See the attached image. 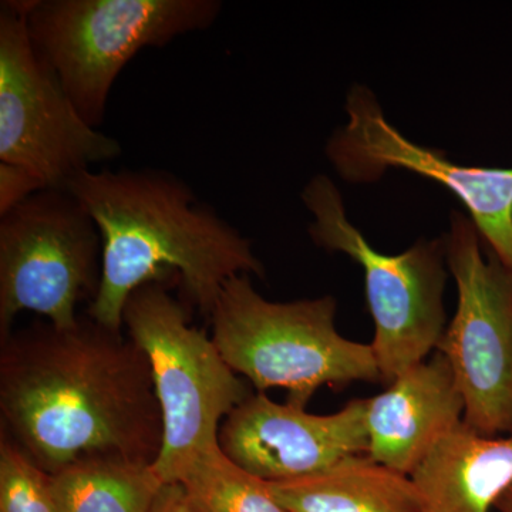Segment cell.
I'll list each match as a JSON object with an SVG mask.
<instances>
[{
    "label": "cell",
    "instance_id": "cell-1",
    "mask_svg": "<svg viewBox=\"0 0 512 512\" xmlns=\"http://www.w3.org/2000/svg\"><path fill=\"white\" fill-rule=\"evenodd\" d=\"M0 412L6 437L50 476L97 454L153 466L163 446L146 355L89 315L2 339Z\"/></svg>",
    "mask_w": 512,
    "mask_h": 512
},
{
    "label": "cell",
    "instance_id": "cell-2",
    "mask_svg": "<svg viewBox=\"0 0 512 512\" xmlns=\"http://www.w3.org/2000/svg\"><path fill=\"white\" fill-rule=\"evenodd\" d=\"M66 190L103 239L100 288L87 315L106 328L121 332L127 299L150 282L177 275L188 305L210 319L228 279L265 275L251 241L168 171L87 170Z\"/></svg>",
    "mask_w": 512,
    "mask_h": 512
},
{
    "label": "cell",
    "instance_id": "cell-3",
    "mask_svg": "<svg viewBox=\"0 0 512 512\" xmlns=\"http://www.w3.org/2000/svg\"><path fill=\"white\" fill-rule=\"evenodd\" d=\"M332 296L271 302L251 276L228 279L210 318L211 338L228 366L259 393L282 387L305 409L320 387L382 382L372 345L353 342L335 326Z\"/></svg>",
    "mask_w": 512,
    "mask_h": 512
},
{
    "label": "cell",
    "instance_id": "cell-4",
    "mask_svg": "<svg viewBox=\"0 0 512 512\" xmlns=\"http://www.w3.org/2000/svg\"><path fill=\"white\" fill-rule=\"evenodd\" d=\"M37 55L89 126L106 117L111 89L146 47L210 29L220 0H19Z\"/></svg>",
    "mask_w": 512,
    "mask_h": 512
},
{
    "label": "cell",
    "instance_id": "cell-5",
    "mask_svg": "<svg viewBox=\"0 0 512 512\" xmlns=\"http://www.w3.org/2000/svg\"><path fill=\"white\" fill-rule=\"evenodd\" d=\"M123 322L147 357L160 404L163 446L153 467L164 484L173 483L192 457L218 444L222 421L251 389L207 332L191 325L188 306L171 295L167 281L131 293Z\"/></svg>",
    "mask_w": 512,
    "mask_h": 512
},
{
    "label": "cell",
    "instance_id": "cell-6",
    "mask_svg": "<svg viewBox=\"0 0 512 512\" xmlns=\"http://www.w3.org/2000/svg\"><path fill=\"white\" fill-rule=\"evenodd\" d=\"M318 247L343 252L365 272L366 298L375 322V352L382 382L390 384L437 349L446 325V238L420 241L400 255L377 252L349 221L342 195L326 175L303 188Z\"/></svg>",
    "mask_w": 512,
    "mask_h": 512
},
{
    "label": "cell",
    "instance_id": "cell-7",
    "mask_svg": "<svg viewBox=\"0 0 512 512\" xmlns=\"http://www.w3.org/2000/svg\"><path fill=\"white\" fill-rule=\"evenodd\" d=\"M101 272L103 239L72 192L30 195L0 215V338L23 311L72 328L79 302L96 298Z\"/></svg>",
    "mask_w": 512,
    "mask_h": 512
},
{
    "label": "cell",
    "instance_id": "cell-8",
    "mask_svg": "<svg viewBox=\"0 0 512 512\" xmlns=\"http://www.w3.org/2000/svg\"><path fill=\"white\" fill-rule=\"evenodd\" d=\"M123 154L119 140L84 121L55 70L30 42L18 2L0 8V161L66 190L76 175Z\"/></svg>",
    "mask_w": 512,
    "mask_h": 512
},
{
    "label": "cell",
    "instance_id": "cell-9",
    "mask_svg": "<svg viewBox=\"0 0 512 512\" xmlns=\"http://www.w3.org/2000/svg\"><path fill=\"white\" fill-rule=\"evenodd\" d=\"M470 217L451 212L447 264L458 305L437 352L453 369L466 402L464 423L483 436L512 434V272L491 254Z\"/></svg>",
    "mask_w": 512,
    "mask_h": 512
},
{
    "label": "cell",
    "instance_id": "cell-10",
    "mask_svg": "<svg viewBox=\"0 0 512 512\" xmlns=\"http://www.w3.org/2000/svg\"><path fill=\"white\" fill-rule=\"evenodd\" d=\"M346 111L348 123L326 146L342 178L370 183L389 168H403L437 181L463 201L491 252L512 272V168L466 167L417 146L387 121L366 87H353Z\"/></svg>",
    "mask_w": 512,
    "mask_h": 512
},
{
    "label": "cell",
    "instance_id": "cell-11",
    "mask_svg": "<svg viewBox=\"0 0 512 512\" xmlns=\"http://www.w3.org/2000/svg\"><path fill=\"white\" fill-rule=\"evenodd\" d=\"M218 443L229 460L268 483L315 476L369 451L367 399L319 416L251 394L222 421Z\"/></svg>",
    "mask_w": 512,
    "mask_h": 512
},
{
    "label": "cell",
    "instance_id": "cell-12",
    "mask_svg": "<svg viewBox=\"0 0 512 512\" xmlns=\"http://www.w3.org/2000/svg\"><path fill=\"white\" fill-rule=\"evenodd\" d=\"M466 402L443 353L410 367L367 399L369 454L412 476L441 437L464 421Z\"/></svg>",
    "mask_w": 512,
    "mask_h": 512
},
{
    "label": "cell",
    "instance_id": "cell-13",
    "mask_svg": "<svg viewBox=\"0 0 512 512\" xmlns=\"http://www.w3.org/2000/svg\"><path fill=\"white\" fill-rule=\"evenodd\" d=\"M410 477L423 512H490L512 487V434L483 436L463 421Z\"/></svg>",
    "mask_w": 512,
    "mask_h": 512
},
{
    "label": "cell",
    "instance_id": "cell-14",
    "mask_svg": "<svg viewBox=\"0 0 512 512\" xmlns=\"http://www.w3.org/2000/svg\"><path fill=\"white\" fill-rule=\"evenodd\" d=\"M289 512H423L412 477L357 454L299 480L268 483Z\"/></svg>",
    "mask_w": 512,
    "mask_h": 512
},
{
    "label": "cell",
    "instance_id": "cell-15",
    "mask_svg": "<svg viewBox=\"0 0 512 512\" xmlns=\"http://www.w3.org/2000/svg\"><path fill=\"white\" fill-rule=\"evenodd\" d=\"M163 485L150 464L106 454L79 458L52 476L59 512H150Z\"/></svg>",
    "mask_w": 512,
    "mask_h": 512
},
{
    "label": "cell",
    "instance_id": "cell-16",
    "mask_svg": "<svg viewBox=\"0 0 512 512\" xmlns=\"http://www.w3.org/2000/svg\"><path fill=\"white\" fill-rule=\"evenodd\" d=\"M173 483L183 488L192 512H289L271 493L268 481L229 460L220 443L192 457Z\"/></svg>",
    "mask_w": 512,
    "mask_h": 512
},
{
    "label": "cell",
    "instance_id": "cell-17",
    "mask_svg": "<svg viewBox=\"0 0 512 512\" xmlns=\"http://www.w3.org/2000/svg\"><path fill=\"white\" fill-rule=\"evenodd\" d=\"M0 512H59L52 476L5 436L0 443Z\"/></svg>",
    "mask_w": 512,
    "mask_h": 512
},
{
    "label": "cell",
    "instance_id": "cell-18",
    "mask_svg": "<svg viewBox=\"0 0 512 512\" xmlns=\"http://www.w3.org/2000/svg\"><path fill=\"white\" fill-rule=\"evenodd\" d=\"M40 190H45V185L35 175L16 165L0 163V215Z\"/></svg>",
    "mask_w": 512,
    "mask_h": 512
},
{
    "label": "cell",
    "instance_id": "cell-19",
    "mask_svg": "<svg viewBox=\"0 0 512 512\" xmlns=\"http://www.w3.org/2000/svg\"><path fill=\"white\" fill-rule=\"evenodd\" d=\"M150 512H192L180 484L167 483L161 487Z\"/></svg>",
    "mask_w": 512,
    "mask_h": 512
},
{
    "label": "cell",
    "instance_id": "cell-20",
    "mask_svg": "<svg viewBox=\"0 0 512 512\" xmlns=\"http://www.w3.org/2000/svg\"><path fill=\"white\" fill-rule=\"evenodd\" d=\"M495 507L501 512H512V487L505 491Z\"/></svg>",
    "mask_w": 512,
    "mask_h": 512
}]
</instances>
